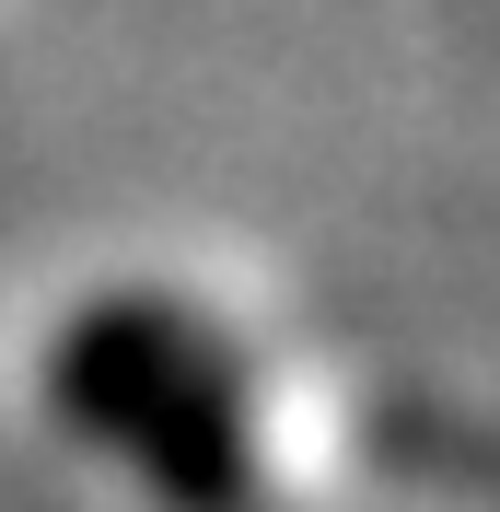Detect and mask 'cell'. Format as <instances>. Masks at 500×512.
<instances>
[{"label": "cell", "mask_w": 500, "mask_h": 512, "mask_svg": "<svg viewBox=\"0 0 500 512\" xmlns=\"http://www.w3.org/2000/svg\"><path fill=\"white\" fill-rule=\"evenodd\" d=\"M47 396L70 431H94L163 512H256V443L221 384L210 338L163 303H94L47 350Z\"/></svg>", "instance_id": "cell-1"}, {"label": "cell", "mask_w": 500, "mask_h": 512, "mask_svg": "<svg viewBox=\"0 0 500 512\" xmlns=\"http://www.w3.org/2000/svg\"><path fill=\"white\" fill-rule=\"evenodd\" d=\"M373 443L396 454L407 478L466 489V501H489V512H500V431H489V419H466V408H384Z\"/></svg>", "instance_id": "cell-2"}]
</instances>
